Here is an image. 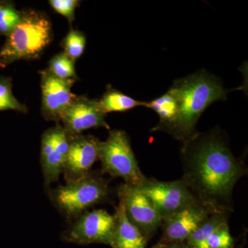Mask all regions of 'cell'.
<instances>
[{"label":"cell","mask_w":248,"mask_h":248,"mask_svg":"<svg viewBox=\"0 0 248 248\" xmlns=\"http://www.w3.org/2000/svg\"><path fill=\"white\" fill-rule=\"evenodd\" d=\"M182 153V179L197 200L216 211H232L233 190L246 169L223 137L197 133L184 143Z\"/></svg>","instance_id":"1"},{"label":"cell","mask_w":248,"mask_h":248,"mask_svg":"<svg viewBox=\"0 0 248 248\" xmlns=\"http://www.w3.org/2000/svg\"><path fill=\"white\" fill-rule=\"evenodd\" d=\"M170 89L177 98L179 115L165 132L184 144L197 135L196 125L205 109L226 99L228 93L218 78L205 71L176 80Z\"/></svg>","instance_id":"2"},{"label":"cell","mask_w":248,"mask_h":248,"mask_svg":"<svg viewBox=\"0 0 248 248\" xmlns=\"http://www.w3.org/2000/svg\"><path fill=\"white\" fill-rule=\"evenodd\" d=\"M20 22L7 36L0 51V67L18 60L38 58L51 42L52 25L45 14L34 10L21 12Z\"/></svg>","instance_id":"3"},{"label":"cell","mask_w":248,"mask_h":248,"mask_svg":"<svg viewBox=\"0 0 248 248\" xmlns=\"http://www.w3.org/2000/svg\"><path fill=\"white\" fill-rule=\"evenodd\" d=\"M108 183L99 174L90 172L66 180L65 185L50 190V197L59 211L68 219L77 218L91 207L108 197Z\"/></svg>","instance_id":"4"},{"label":"cell","mask_w":248,"mask_h":248,"mask_svg":"<svg viewBox=\"0 0 248 248\" xmlns=\"http://www.w3.org/2000/svg\"><path fill=\"white\" fill-rule=\"evenodd\" d=\"M98 159L103 170L113 177L122 178L125 184L139 186L146 177L134 154L128 135L124 130H110L107 140L99 141Z\"/></svg>","instance_id":"5"},{"label":"cell","mask_w":248,"mask_h":248,"mask_svg":"<svg viewBox=\"0 0 248 248\" xmlns=\"http://www.w3.org/2000/svg\"><path fill=\"white\" fill-rule=\"evenodd\" d=\"M163 220L181 210L200 203L182 179L174 182H159L146 178L140 186Z\"/></svg>","instance_id":"6"},{"label":"cell","mask_w":248,"mask_h":248,"mask_svg":"<svg viewBox=\"0 0 248 248\" xmlns=\"http://www.w3.org/2000/svg\"><path fill=\"white\" fill-rule=\"evenodd\" d=\"M116 227L115 215L99 209L86 211L76 218L63 234L68 242L81 245L102 244L110 246Z\"/></svg>","instance_id":"7"},{"label":"cell","mask_w":248,"mask_h":248,"mask_svg":"<svg viewBox=\"0 0 248 248\" xmlns=\"http://www.w3.org/2000/svg\"><path fill=\"white\" fill-rule=\"evenodd\" d=\"M118 195L129 221L149 241L162 224L159 212L139 186L124 184L119 188Z\"/></svg>","instance_id":"8"},{"label":"cell","mask_w":248,"mask_h":248,"mask_svg":"<svg viewBox=\"0 0 248 248\" xmlns=\"http://www.w3.org/2000/svg\"><path fill=\"white\" fill-rule=\"evenodd\" d=\"M69 141V135L61 125L48 129L42 135L40 161L47 187L58 182L63 172Z\"/></svg>","instance_id":"9"},{"label":"cell","mask_w":248,"mask_h":248,"mask_svg":"<svg viewBox=\"0 0 248 248\" xmlns=\"http://www.w3.org/2000/svg\"><path fill=\"white\" fill-rule=\"evenodd\" d=\"M42 112L46 120L59 122L67 108L77 97L71 92L76 79H61L48 70L40 72Z\"/></svg>","instance_id":"10"},{"label":"cell","mask_w":248,"mask_h":248,"mask_svg":"<svg viewBox=\"0 0 248 248\" xmlns=\"http://www.w3.org/2000/svg\"><path fill=\"white\" fill-rule=\"evenodd\" d=\"M105 117L98 108L97 100L77 96L63 112L60 121L67 134L73 137L90 128L103 127L110 130Z\"/></svg>","instance_id":"11"},{"label":"cell","mask_w":248,"mask_h":248,"mask_svg":"<svg viewBox=\"0 0 248 248\" xmlns=\"http://www.w3.org/2000/svg\"><path fill=\"white\" fill-rule=\"evenodd\" d=\"M215 212L218 211L200 203L165 218L159 243H186L201 223Z\"/></svg>","instance_id":"12"},{"label":"cell","mask_w":248,"mask_h":248,"mask_svg":"<svg viewBox=\"0 0 248 248\" xmlns=\"http://www.w3.org/2000/svg\"><path fill=\"white\" fill-rule=\"evenodd\" d=\"M99 141L91 135L70 137L69 148L63 172L66 180L78 179L90 172L98 159Z\"/></svg>","instance_id":"13"},{"label":"cell","mask_w":248,"mask_h":248,"mask_svg":"<svg viewBox=\"0 0 248 248\" xmlns=\"http://www.w3.org/2000/svg\"><path fill=\"white\" fill-rule=\"evenodd\" d=\"M116 227L110 246L112 248H146L147 240L125 215L123 204L116 208Z\"/></svg>","instance_id":"14"},{"label":"cell","mask_w":248,"mask_h":248,"mask_svg":"<svg viewBox=\"0 0 248 248\" xmlns=\"http://www.w3.org/2000/svg\"><path fill=\"white\" fill-rule=\"evenodd\" d=\"M145 107L154 110L159 117V124L153 129V131H166L175 122L179 115L177 98L170 89L161 97L146 102Z\"/></svg>","instance_id":"15"},{"label":"cell","mask_w":248,"mask_h":248,"mask_svg":"<svg viewBox=\"0 0 248 248\" xmlns=\"http://www.w3.org/2000/svg\"><path fill=\"white\" fill-rule=\"evenodd\" d=\"M98 108L104 115L112 112H124L139 107H144L146 102L136 100L120 91L108 86L107 91L99 100Z\"/></svg>","instance_id":"16"},{"label":"cell","mask_w":248,"mask_h":248,"mask_svg":"<svg viewBox=\"0 0 248 248\" xmlns=\"http://www.w3.org/2000/svg\"><path fill=\"white\" fill-rule=\"evenodd\" d=\"M229 213L215 212L204 220L186 241L187 248H195L203 243L208 236L223 225L228 223Z\"/></svg>","instance_id":"17"},{"label":"cell","mask_w":248,"mask_h":248,"mask_svg":"<svg viewBox=\"0 0 248 248\" xmlns=\"http://www.w3.org/2000/svg\"><path fill=\"white\" fill-rule=\"evenodd\" d=\"M16 110L27 112V107L15 97L12 91V79L7 77L0 78V111Z\"/></svg>","instance_id":"18"},{"label":"cell","mask_w":248,"mask_h":248,"mask_svg":"<svg viewBox=\"0 0 248 248\" xmlns=\"http://www.w3.org/2000/svg\"><path fill=\"white\" fill-rule=\"evenodd\" d=\"M48 71L61 79H77L75 62L64 53L55 55L49 63Z\"/></svg>","instance_id":"19"},{"label":"cell","mask_w":248,"mask_h":248,"mask_svg":"<svg viewBox=\"0 0 248 248\" xmlns=\"http://www.w3.org/2000/svg\"><path fill=\"white\" fill-rule=\"evenodd\" d=\"M234 239L230 231L228 223L220 227L195 248H234Z\"/></svg>","instance_id":"20"},{"label":"cell","mask_w":248,"mask_h":248,"mask_svg":"<svg viewBox=\"0 0 248 248\" xmlns=\"http://www.w3.org/2000/svg\"><path fill=\"white\" fill-rule=\"evenodd\" d=\"M21 12L11 3L4 2L0 8V35H8L20 22Z\"/></svg>","instance_id":"21"},{"label":"cell","mask_w":248,"mask_h":248,"mask_svg":"<svg viewBox=\"0 0 248 248\" xmlns=\"http://www.w3.org/2000/svg\"><path fill=\"white\" fill-rule=\"evenodd\" d=\"M86 36L80 31L71 30L63 42L64 53L73 61L81 56L86 46Z\"/></svg>","instance_id":"22"},{"label":"cell","mask_w":248,"mask_h":248,"mask_svg":"<svg viewBox=\"0 0 248 248\" xmlns=\"http://www.w3.org/2000/svg\"><path fill=\"white\" fill-rule=\"evenodd\" d=\"M49 4L59 14L64 16L71 24L75 19V11L79 4L78 0H51Z\"/></svg>","instance_id":"23"},{"label":"cell","mask_w":248,"mask_h":248,"mask_svg":"<svg viewBox=\"0 0 248 248\" xmlns=\"http://www.w3.org/2000/svg\"><path fill=\"white\" fill-rule=\"evenodd\" d=\"M153 248H187L186 243H166V244H156Z\"/></svg>","instance_id":"24"},{"label":"cell","mask_w":248,"mask_h":248,"mask_svg":"<svg viewBox=\"0 0 248 248\" xmlns=\"http://www.w3.org/2000/svg\"><path fill=\"white\" fill-rule=\"evenodd\" d=\"M3 4H4V2H3V1H0V8H1V6H2Z\"/></svg>","instance_id":"25"}]
</instances>
